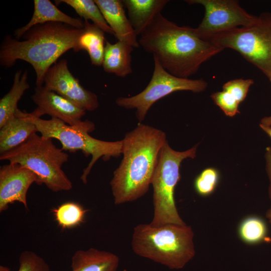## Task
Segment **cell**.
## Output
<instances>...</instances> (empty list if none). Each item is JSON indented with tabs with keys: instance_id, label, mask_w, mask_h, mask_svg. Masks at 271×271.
Instances as JSON below:
<instances>
[{
	"instance_id": "cell-8",
	"label": "cell",
	"mask_w": 271,
	"mask_h": 271,
	"mask_svg": "<svg viewBox=\"0 0 271 271\" xmlns=\"http://www.w3.org/2000/svg\"><path fill=\"white\" fill-rule=\"evenodd\" d=\"M223 49L239 53L268 78L271 76V13L258 16L254 25L212 34L202 38Z\"/></svg>"
},
{
	"instance_id": "cell-9",
	"label": "cell",
	"mask_w": 271,
	"mask_h": 271,
	"mask_svg": "<svg viewBox=\"0 0 271 271\" xmlns=\"http://www.w3.org/2000/svg\"><path fill=\"white\" fill-rule=\"evenodd\" d=\"M154 68L147 87L140 93L128 97H120L116 104L126 109H136V116L143 121L151 106L158 100L178 91L201 92L207 87L203 79H192L175 76L163 68L156 56H153Z\"/></svg>"
},
{
	"instance_id": "cell-26",
	"label": "cell",
	"mask_w": 271,
	"mask_h": 271,
	"mask_svg": "<svg viewBox=\"0 0 271 271\" xmlns=\"http://www.w3.org/2000/svg\"><path fill=\"white\" fill-rule=\"evenodd\" d=\"M19 263L18 271H51L50 266L45 260L32 251L22 252Z\"/></svg>"
},
{
	"instance_id": "cell-30",
	"label": "cell",
	"mask_w": 271,
	"mask_h": 271,
	"mask_svg": "<svg viewBox=\"0 0 271 271\" xmlns=\"http://www.w3.org/2000/svg\"><path fill=\"white\" fill-rule=\"evenodd\" d=\"M259 125L264 126H271V116L262 118L260 120Z\"/></svg>"
},
{
	"instance_id": "cell-2",
	"label": "cell",
	"mask_w": 271,
	"mask_h": 271,
	"mask_svg": "<svg viewBox=\"0 0 271 271\" xmlns=\"http://www.w3.org/2000/svg\"><path fill=\"white\" fill-rule=\"evenodd\" d=\"M167 141L163 131L142 123L125 135L123 159L110 182L115 205L136 200L148 192Z\"/></svg>"
},
{
	"instance_id": "cell-5",
	"label": "cell",
	"mask_w": 271,
	"mask_h": 271,
	"mask_svg": "<svg viewBox=\"0 0 271 271\" xmlns=\"http://www.w3.org/2000/svg\"><path fill=\"white\" fill-rule=\"evenodd\" d=\"M69 155L57 147L52 139L37 132L15 148L0 154V160L17 163L33 172L37 177L36 184H44L54 192L69 191L72 183L62 168Z\"/></svg>"
},
{
	"instance_id": "cell-13",
	"label": "cell",
	"mask_w": 271,
	"mask_h": 271,
	"mask_svg": "<svg viewBox=\"0 0 271 271\" xmlns=\"http://www.w3.org/2000/svg\"><path fill=\"white\" fill-rule=\"evenodd\" d=\"M37 181L36 175L17 163H9L0 168V212L15 202L28 210L27 195L31 185Z\"/></svg>"
},
{
	"instance_id": "cell-14",
	"label": "cell",
	"mask_w": 271,
	"mask_h": 271,
	"mask_svg": "<svg viewBox=\"0 0 271 271\" xmlns=\"http://www.w3.org/2000/svg\"><path fill=\"white\" fill-rule=\"evenodd\" d=\"M106 23L118 41L133 48L139 47L137 36L126 16L124 6L120 0H94Z\"/></svg>"
},
{
	"instance_id": "cell-19",
	"label": "cell",
	"mask_w": 271,
	"mask_h": 271,
	"mask_svg": "<svg viewBox=\"0 0 271 271\" xmlns=\"http://www.w3.org/2000/svg\"><path fill=\"white\" fill-rule=\"evenodd\" d=\"M37 132L34 124L15 114L0 128V154L19 146Z\"/></svg>"
},
{
	"instance_id": "cell-3",
	"label": "cell",
	"mask_w": 271,
	"mask_h": 271,
	"mask_svg": "<svg viewBox=\"0 0 271 271\" xmlns=\"http://www.w3.org/2000/svg\"><path fill=\"white\" fill-rule=\"evenodd\" d=\"M82 29L67 24L49 22L36 25L22 37V41L7 35L0 47V64L9 68L18 60L30 63L35 71L36 86L44 84L48 70L66 52L79 51V38Z\"/></svg>"
},
{
	"instance_id": "cell-7",
	"label": "cell",
	"mask_w": 271,
	"mask_h": 271,
	"mask_svg": "<svg viewBox=\"0 0 271 271\" xmlns=\"http://www.w3.org/2000/svg\"><path fill=\"white\" fill-rule=\"evenodd\" d=\"M197 145L183 152L174 150L167 141L162 147L151 184L153 187L154 215L150 224L158 226L166 224L186 223L177 210L174 192L180 180V167L187 158L196 157Z\"/></svg>"
},
{
	"instance_id": "cell-18",
	"label": "cell",
	"mask_w": 271,
	"mask_h": 271,
	"mask_svg": "<svg viewBox=\"0 0 271 271\" xmlns=\"http://www.w3.org/2000/svg\"><path fill=\"white\" fill-rule=\"evenodd\" d=\"M133 49L132 46L121 41L111 44L106 41L102 65L104 71L120 77L131 74Z\"/></svg>"
},
{
	"instance_id": "cell-28",
	"label": "cell",
	"mask_w": 271,
	"mask_h": 271,
	"mask_svg": "<svg viewBox=\"0 0 271 271\" xmlns=\"http://www.w3.org/2000/svg\"><path fill=\"white\" fill-rule=\"evenodd\" d=\"M253 83L251 79H236L224 83L223 90L231 94L240 103L245 98L249 88Z\"/></svg>"
},
{
	"instance_id": "cell-17",
	"label": "cell",
	"mask_w": 271,
	"mask_h": 271,
	"mask_svg": "<svg viewBox=\"0 0 271 271\" xmlns=\"http://www.w3.org/2000/svg\"><path fill=\"white\" fill-rule=\"evenodd\" d=\"M137 36L141 35L168 3V0H123Z\"/></svg>"
},
{
	"instance_id": "cell-16",
	"label": "cell",
	"mask_w": 271,
	"mask_h": 271,
	"mask_svg": "<svg viewBox=\"0 0 271 271\" xmlns=\"http://www.w3.org/2000/svg\"><path fill=\"white\" fill-rule=\"evenodd\" d=\"M119 257L95 248L78 250L71 258V271H117Z\"/></svg>"
},
{
	"instance_id": "cell-24",
	"label": "cell",
	"mask_w": 271,
	"mask_h": 271,
	"mask_svg": "<svg viewBox=\"0 0 271 271\" xmlns=\"http://www.w3.org/2000/svg\"><path fill=\"white\" fill-rule=\"evenodd\" d=\"M87 210L75 202L64 203L53 209V213L59 226L63 229L76 227L82 223Z\"/></svg>"
},
{
	"instance_id": "cell-25",
	"label": "cell",
	"mask_w": 271,
	"mask_h": 271,
	"mask_svg": "<svg viewBox=\"0 0 271 271\" xmlns=\"http://www.w3.org/2000/svg\"><path fill=\"white\" fill-rule=\"evenodd\" d=\"M219 180L218 171L213 168L203 170L194 182L196 191L202 196L211 195L215 190Z\"/></svg>"
},
{
	"instance_id": "cell-1",
	"label": "cell",
	"mask_w": 271,
	"mask_h": 271,
	"mask_svg": "<svg viewBox=\"0 0 271 271\" xmlns=\"http://www.w3.org/2000/svg\"><path fill=\"white\" fill-rule=\"evenodd\" d=\"M140 46L153 54L167 72L189 78L224 49L200 38L195 28L179 26L158 14L140 35Z\"/></svg>"
},
{
	"instance_id": "cell-4",
	"label": "cell",
	"mask_w": 271,
	"mask_h": 271,
	"mask_svg": "<svg viewBox=\"0 0 271 271\" xmlns=\"http://www.w3.org/2000/svg\"><path fill=\"white\" fill-rule=\"evenodd\" d=\"M194 233L190 226L140 224L133 228L131 247L139 256L179 269L194 257Z\"/></svg>"
},
{
	"instance_id": "cell-10",
	"label": "cell",
	"mask_w": 271,
	"mask_h": 271,
	"mask_svg": "<svg viewBox=\"0 0 271 271\" xmlns=\"http://www.w3.org/2000/svg\"><path fill=\"white\" fill-rule=\"evenodd\" d=\"M190 5H201L205 10L204 18L196 28L201 38L222 31L256 24L258 17L246 12L235 0H188Z\"/></svg>"
},
{
	"instance_id": "cell-11",
	"label": "cell",
	"mask_w": 271,
	"mask_h": 271,
	"mask_svg": "<svg viewBox=\"0 0 271 271\" xmlns=\"http://www.w3.org/2000/svg\"><path fill=\"white\" fill-rule=\"evenodd\" d=\"M43 85L85 111H94L99 106L97 95L81 85L69 70L66 59L55 63L48 70Z\"/></svg>"
},
{
	"instance_id": "cell-20",
	"label": "cell",
	"mask_w": 271,
	"mask_h": 271,
	"mask_svg": "<svg viewBox=\"0 0 271 271\" xmlns=\"http://www.w3.org/2000/svg\"><path fill=\"white\" fill-rule=\"evenodd\" d=\"M84 27L78 41L79 50H84L87 52L92 65L101 66L106 42L105 32L88 20H84Z\"/></svg>"
},
{
	"instance_id": "cell-31",
	"label": "cell",
	"mask_w": 271,
	"mask_h": 271,
	"mask_svg": "<svg viewBox=\"0 0 271 271\" xmlns=\"http://www.w3.org/2000/svg\"><path fill=\"white\" fill-rule=\"evenodd\" d=\"M261 128L265 131L271 139V126H264L259 125Z\"/></svg>"
},
{
	"instance_id": "cell-12",
	"label": "cell",
	"mask_w": 271,
	"mask_h": 271,
	"mask_svg": "<svg viewBox=\"0 0 271 271\" xmlns=\"http://www.w3.org/2000/svg\"><path fill=\"white\" fill-rule=\"evenodd\" d=\"M31 98L37 107L31 113L36 117L40 118L47 114L70 125L87 129L91 132L95 129L93 122L82 120L86 111L44 85L36 86Z\"/></svg>"
},
{
	"instance_id": "cell-23",
	"label": "cell",
	"mask_w": 271,
	"mask_h": 271,
	"mask_svg": "<svg viewBox=\"0 0 271 271\" xmlns=\"http://www.w3.org/2000/svg\"><path fill=\"white\" fill-rule=\"evenodd\" d=\"M57 4L64 3L71 7L84 20H91L93 24L104 32L114 36V34L105 20L99 8L92 0L55 1Z\"/></svg>"
},
{
	"instance_id": "cell-15",
	"label": "cell",
	"mask_w": 271,
	"mask_h": 271,
	"mask_svg": "<svg viewBox=\"0 0 271 271\" xmlns=\"http://www.w3.org/2000/svg\"><path fill=\"white\" fill-rule=\"evenodd\" d=\"M34 12L30 21L14 32V35L18 40H20L33 27L49 22L64 23L77 29L84 27V21L81 19L74 18L66 15L49 0H34Z\"/></svg>"
},
{
	"instance_id": "cell-32",
	"label": "cell",
	"mask_w": 271,
	"mask_h": 271,
	"mask_svg": "<svg viewBox=\"0 0 271 271\" xmlns=\"http://www.w3.org/2000/svg\"><path fill=\"white\" fill-rule=\"evenodd\" d=\"M0 271H11V269L10 268H9L7 266H5L4 265H1L0 266Z\"/></svg>"
},
{
	"instance_id": "cell-6",
	"label": "cell",
	"mask_w": 271,
	"mask_h": 271,
	"mask_svg": "<svg viewBox=\"0 0 271 271\" xmlns=\"http://www.w3.org/2000/svg\"><path fill=\"white\" fill-rule=\"evenodd\" d=\"M15 114L34 124L42 137L58 140L64 151H81L85 157L91 156L90 162L80 177L85 184L87 183V177L93 165L100 158L107 161L122 154V140L107 142L98 140L90 136L89 133L91 131L87 129L70 125L57 118L43 119L19 109Z\"/></svg>"
},
{
	"instance_id": "cell-22",
	"label": "cell",
	"mask_w": 271,
	"mask_h": 271,
	"mask_svg": "<svg viewBox=\"0 0 271 271\" xmlns=\"http://www.w3.org/2000/svg\"><path fill=\"white\" fill-rule=\"evenodd\" d=\"M240 239L249 245L257 244L270 240L265 221L256 215L248 216L240 222L237 229Z\"/></svg>"
},
{
	"instance_id": "cell-27",
	"label": "cell",
	"mask_w": 271,
	"mask_h": 271,
	"mask_svg": "<svg viewBox=\"0 0 271 271\" xmlns=\"http://www.w3.org/2000/svg\"><path fill=\"white\" fill-rule=\"evenodd\" d=\"M211 98L227 116L232 117L239 113V103L228 92L224 90L216 92L212 94Z\"/></svg>"
},
{
	"instance_id": "cell-33",
	"label": "cell",
	"mask_w": 271,
	"mask_h": 271,
	"mask_svg": "<svg viewBox=\"0 0 271 271\" xmlns=\"http://www.w3.org/2000/svg\"><path fill=\"white\" fill-rule=\"evenodd\" d=\"M269 80H270V81L271 82V76L269 78Z\"/></svg>"
},
{
	"instance_id": "cell-21",
	"label": "cell",
	"mask_w": 271,
	"mask_h": 271,
	"mask_svg": "<svg viewBox=\"0 0 271 271\" xmlns=\"http://www.w3.org/2000/svg\"><path fill=\"white\" fill-rule=\"evenodd\" d=\"M28 73L18 70L15 74L13 84L10 91L0 100V128L15 116L18 109V103L26 90L30 88Z\"/></svg>"
},
{
	"instance_id": "cell-29",
	"label": "cell",
	"mask_w": 271,
	"mask_h": 271,
	"mask_svg": "<svg viewBox=\"0 0 271 271\" xmlns=\"http://www.w3.org/2000/svg\"><path fill=\"white\" fill-rule=\"evenodd\" d=\"M265 159L266 163V170L269 180V186L268 193L271 201V148L267 147L265 153ZM266 217L271 224V205L270 208L266 212Z\"/></svg>"
}]
</instances>
